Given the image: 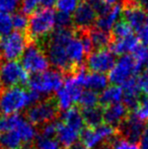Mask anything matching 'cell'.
I'll use <instances>...</instances> for the list:
<instances>
[{
    "label": "cell",
    "mask_w": 148,
    "mask_h": 149,
    "mask_svg": "<svg viewBox=\"0 0 148 149\" xmlns=\"http://www.w3.org/2000/svg\"><path fill=\"white\" fill-rule=\"evenodd\" d=\"M74 31L69 30H56L49 36L46 47V55L50 64L53 65L57 70L64 72H74L67 55L66 46L74 35Z\"/></svg>",
    "instance_id": "cell-1"
},
{
    "label": "cell",
    "mask_w": 148,
    "mask_h": 149,
    "mask_svg": "<svg viewBox=\"0 0 148 149\" xmlns=\"http://www.w3.org/2000/svg\"><path fill=\"white\" fill-rule=\"evenodd\" d=\"M42 96L37 91L26 90L20 86L3 89L0 94V115L17 114V112L42 100Z\"/></svg>",
    "instance_id": "cell-2"
},
{
    "label": "cell",
    "mask_w": 148,
    "mask_h": 149,
    "mask_svg": "<svg viewBox=\"0 0 148 149\" xmlns=\"http://www.w3.org/2000/svg\"><path fill=\"white\" fill-rule=\"evenodd\" d=\"M55 17L56 12L53 9L42 8L36 10L28 20V37L34 41L49 37L56 28Z\"/></svg>",
    "instance_id": "cell-3"
},
{
    "label": "cell",
    "mask_w": 148,
    "mask_h": 149,
    "mask_svg": "<svg viewBox=\"0 0 148 149\" xmlns=\"http://www.w3.org/2000/svg\"><path fill=\"white\" fill-rule=\"evenodd\" d=\"M64 84L63 73L57 69L46 70L42 73L33 74L28 81V86L31 90L37 91L41 95L49 96L53 92H57Z\"/></svg>",
    "instance_id": "cell-4"
},
{
    "label": "cell",
    "mask_w": 148,
    "mask_h": 149,
    "mask_svg": "<svg viewBox=\"0 0 148 149\" xmlns=\"http://www.w3.org/2000/svg\"><path fill=\"white\" fill-rule=\"evenodd\" d=\"M60 115L55 97L47 96L45 100L33 104L26 113V117L32 125L43 126L50 122H54Z\"/></svg>",
    "instance_id": "cell-5"
},
{
    "label": "cell",
    "mask_w": 148,
    "mask_h": 149,
    "mask_svg": "<svg viewBox=\"0 0 148 149\" xmlns=\"http://www.w3.org/2000/svg\"><path fill=\"white\" fill-rule=\"evenodd\" d=\"M26 47V36L20 31H12L0 39V59L4 61H16L18 58H22Z\"/></svg>",
    "instance_id": "cell-6"
},
{
    "label": "cell",
    "mask_w": 148,
    "mask_h": 149,
    "mask_svg": "<svg viewBox=\"0 0 148 149\" xmlns=\"http://www.w3.org/2000/svg\"><path fill=\"white\" fill-rule=\"evenodd\" d=\"M20 64L26 72L33 75L48 70L50 62L46 52L39 45L30 44L20 58Z\"/></svg>",
    "instance_id": "cell-7"
},
{
    "label": "cell",
    "mask_w": 148,
    "mask_h": 149,
    "mask_svg": "<svg viewBox=\"0 0 148 149\" xmlns=\"http://www.w3.org/2000/svg\"><path fill=\"white\" fill-rule=\"evenodd\" d=\"M0 77L3 88L28 84L30 75L18 61H3L0 64Z\"/></svg>",
    "instance_id": "cell-8"
},
{
    "label": "cell",
    "mask_w": 148,
    "mask_h": 149,
    "mask_svg": "<svg viewBox=\"0 0 148 149\" xmlns=\"http://www.w3.org/2000/svg\"><path fill=\"white\" fill-rule=\"evenodd\" d=\"M138 74L136 61L132 55L121 56L109 72V81L113 85H123L131 77Z\"/></svg>",
    "instance_id": "cell-9"
},
{
    "label": "cell",
    "mask_w": 148,
    "mask_h": 149,
    "mask_svg": "<svg viewBox=\"0 0 148 149\" xmlns=\"http://www.w3.org/2000/svg\"><path fill=\"white\" fill-rule=\"evenodd\" d=\"M146 128L145 122L134 114L130 113L117 128V136L133 144H138Z\"/></svg>",
    "instance_id": "cell-10"
},
{
    "label": "cell",
    "mask_w": 148,
    "mask_h": 149,
    "mask_svg": "<svg viewBox=\"0 0 148 149\" xmlns=\"http://www.w3.org/2000/svg\"><path fill=\"white\" fill-rule=\"evenodd\" d=\"M116 61V56L110 49H99L89 54L86 65L91 72L105 74L112 70Z\"/></svg>",
    "instance_id": "cell-11"
},
{
    "label": "cell",
    "mask_w": 148,
    "mask_h": 149,
    "mask_svg": "<svg viewBox=\"0 0 148 149\" xmlns=\"http://www.w3.org/2000/svg\"><path fill=\"white\" fill-rule=\"evenodd\" d=\"M97 19V13L86 1L81 2L72 15L73 24L81 30L92 26Z\"/></svg>",
    "instance_id": "cell-12"
},
{
    "label": "cell",
    "mask_w": 148,
    "mask_h": 149,
    "mask_svg": "<svg viewBox=\"0 0 148 149\" xmlns=\"http://www.w3.org/2000/svg\"><path fill=\"white\" fill-rule=\"evenodd\" d=\"M66 50H67L68 58H69L71 65L73 66L74 71L82 67L81 65H82L83 61L85 60L86 52H85L84 47L82 45L81 38L77 33H74L73 37L68 41Z\"/></svg>",
    "instance_id": "cell-13"
},
{
    "label": "cell",
    "mask_w": 148,
    "mask_h": 149,
    "mask_svg": "<svg viewBox=\"0 0 148 149\" xmlns=\"http://www.w3.org/2000/svg\"><path fill=\"white\" fill-rule=\"evenodd\" d=\"M104 123L110 125L114 128H118L119 125L129 116L130 112L128 109L124 106V104H110V106L104 107Z\"/></svg>",
    "instance_id": "cell-14"
},
{
    "label": "cell",
    "mask_w": 148,
    "mask_h": 149,
    "mask_svg": "<svg viewBox=\"0 0 148 149\" xmlns=\"http://www.w3.org/2000/svg\"><path fill=\"white\" fill-rule=\"evenodd\" d=\"M123 17L124 20L132 28L133 31H138L141 26L145 24L146 20V11L143 8L137 5H129L123 9Z\"/></svg>",
    "instance_id": "cell-15"
},
{
    "label": "cell",
    "mask_w": 148,
    "mask_h": 149,
    "mask_svg": "<svg viewBox=\"0 0 148 149\" xmlns=\"http://www.w3.org/2000/svg\"><path fill=\"white\" fill-rule=\"evenodd\" d=\"M122 14H123L122 5L112 6L106 13L101 14V15H99L97 17V22H95L97 29L109 33L110 31L113 30L115 24L119 22Z\"/></svg>",
    "instance_id": "cell-16"
},
{
    "label": "cell",
    "mask_w": 148,
    "mask_h": 149,
    "mask_svg": "<svg viewBox=\"0 0 148 149\" xmlns=\"http://www.w3.org/2000/svg\"><path fill=\"white\" fill-rule=\"evenodd\" d=\"M139 45L140 44H139L137 37L132 35L130 37L124 38V39L115 40V42L111 45L110 50L115 54V56L119 55L121 57V56L132 54L138 48Z\"/></svg>",
    "instance_id": "cell-17"
},
{
    "label": "cell",
    "mask_w": 148,
    "mask_h": 149,
    "mask_svg": "<svg viewBox=\"0 0 148 149\" xmlns=\"http://www.w3.org/2000/svg\"><path fill=\"white\" fill-rule=\"evenodd\" d=\"M57 124V136L58 142L61 143V146L63 149H68L76 142L77 138L79 137V133L75 131L69 126L64 124L62 121L56 122Z\"/></svg>",
    "instance_id": "cell-18"
},
{
    "label": "cell",
    "mask_w": 148,
    "mask_h": 149,
    "mask_svg": "<svg viewBox=\"0 0 148 149\" xmlns=\"http://www.w3.org/2000/svg\"><path fill=\"white\" fill-rule=\"evenodd\" d=\"M81 115L85 127L95 129L104 124V109L99 104L93 108L81 109Z\"/></svg>",
    "instance_id": "cell-19"
},
{
    "label": "cell",
    "mask_w": 148,
    "mask_h": 149,
    "mask_svg": "<svg viewBox=\"0 0 148 149\" xmlns=\"http://www.w3.org/2000/svg\"><path fill=\"white\" fill-rule=\"evenodd\" d=\"M108 83H109V78L105 74L90 72L86 73V75H85L83 86L86 89L99 93L101 91L103 92L104 90L107 88Z\"/></svg>",
    "instance_id": "cell-20"
},
{
    "label": "cell",
    "mask_w": 148,
    "mask_h": 149,
    "mask_svg": "<svg viewBox=\"0 0 148 149\" xmlns=\"http://www.w3.org/2000/svg\"><path fill=\"white\" fill-rule=\"evenodd\" d=\"M61 121L78 133H80L81 130L84 128V122H83L82 115H81V110L76 106H73L69 110L64 112Z\"/></svg>",
    "instance_id": "cell-21"
},
{
    "label": "cell",
    "mask_w": 148,
    "mask_h": 149,
    "mask_svg": "<svg viewBox=\"0 0 148 149\" xmlns=\"http://www.w3.org/2000/svg\"><path fill=\"white\" fill-rule=\"evenodd\" d=\"M123 95H124V92H123L122 86L111 85L107 87L99 95V106L104 108L110 104H119L121 102V100H123Z\"/></svg>",
    "instance_id": "cell-22"
},
{
    "label": "cell",
    "mask_w": 148,
    "mask_h": 149,
    "mask_svg": "<svg viewBox=\"0 0 148 149\" xmlns=\"http://www.w3.org/2000/svg\"><path fill=\"white\" fill-rule=\"evenodd\" d=\"M79 137H80V142H82L87 149L95 148L97 146H99L101 142V143L105 142L97 128L92 129V128L84 127L81 130Z\"/></svg>",
    "instance_id": "cell-23"
},
{
    "label": "cell",
    "mask_w": 148,
    "mask_h": 149,
    "mask_svg": "<svg viewBox=\"0 0 148 149\" xmlns=\"http://www.w3.org/2000/svg\"><path fill=\"white\" fill-rule=\"evenodd\" d=\"M91 43H92L93 48L97 50L99 49H107L108 46L111 44V35L110 33L105 31L94 29L89 31L88 35Z\"/></svg>",
    "instance_id": "cell-24"
},
{
    "label": "cell",
    "mask_w": 148,
    "mask_h": 149,
    "mask_svg": "<svg viewBox=\"0 0 148 149\" xmlns=\"http://www.w3.org/2000/svg\"><path fill=\"white\" fill-rule=\"evenodd\" d=\"M22 140L14 130L0 134V147L5 149H20Z\"/></svg>",
    "instance_id": "cell-25"
},
{
    "label": "cell",
    "mask_w": 148,
    "mask_h": 149,
    "mask_svg": "<svg viewBox=\"0 0 148 149\" xmlns=\"http://www.w3.org/2000/svg\"><path fill=\"white\" fill-rule=\"evenodd\" d=\"M14 131L17 132L18 135L22 138V142H24V143H31V142H33V140L37 136V131L35 130L34 126L30 122L26 121L24 119V117L22 118V120L19 121L18 125L16 126Z\"/></svg>",
    "instance_id": "cell-26"
},
{
    "label": "cell",
    "mask_w": 148,
    "mask_h": 149,
    "mask_svg": "<svg viewBox=\"0 0 148 149\" xmlns=\"http://www.w3.org/2000/svg\"><path fill=\"white\" fill-rule=\"evenodd\" d=\"M99 93L88 89L83 90L80 97L78 100V104L81 109L93 108V107L99 106Z\"/></svg>",
    "instance_id": "cell-27"
},
{
    "label": "cell",
    "mask_w": 148,
    "mask_h": 149,
    "mask_svg": "<svg viewBox=\"0 0 148 149\" xmlns=\"http://www.w3.org/2000/svg\"><path fill=\"white\" fill-rule=\"evenodd\" d=\"M24 116L19 114H13L9 116H2L0 115V134L8 131L15 130L16 126Z\"/></svg>",
    "instance_id": "cell-28"
},
{
    "label": "cell",
    "mask_w": 148,
    "mask_h": 149,
    "mask_svg": "<svg viewBox=\"0 0 148 149\" xmlns=\"http://www.w3.org/2000/svg\"><path fill=\"white\" fill-rule=\"evenodd\" d=\"M56 102L60 111H67L73 107L74 100L70 93L63 86L56 92Z\"/></svg>",
    "instance_id": "cell-29"
},
{
    "label": "cell",
    "mask_w": 148,
    "mask_h": 149,
    "mask_svg": "<svg viewBox=\"0 0 148 149\" xmlns=\"http://www.w3.org/2000/svg\"><path fill=\"white\" fill-rule=\"evenodd\" d=\"M113 36H114L115 40H121L124 39V38L130 37V36L134 35L133 33V30L124 19L123 20H119L115 26L112 30Z\"/></svg>",
    "instance_id": "cell-30"
},
{
    "label": "cell",
    "mask_w": 148,
    "mask_h": 149,
    "mask_svg": "<svg viewBox=\"0 0 148 149\" xmlns=\"http://www.w3.org/2000/svg\"><path fill=\"white\" fill-rule=\"evenodd\" d=\"M28 20L30 18L28 17L26 14H24V12H15L12 15V24H13V29L16 31H28Z\"/></svg>",
    "instance_id": "cell-31"
},
{
    "label": "cell",
    "mask_w": 148,
    "mask_h": 149,
    "mask_svg": "<svg viewBox=\"0 0 148 149\" xmlns=\"http://www.w3.org/2000/svg\"><path fill=\"white\" fill-rule=\"evenodd\" d=\"M132 56L135 59V61H136L138 73L142 72L144 63L146 62V60L148 59V47L139 45L138 48L132 53Z\"/></svg>",
    "instance_id": "cell-32"
},
{
    "label": "cell",
    "mask_w": 148,
    "mask_h": 149,
    "mask_svg": "<svg viewBox=\"0 0 148 149\" xmlns=\"http://www.w3.org/2000/svg\"><path fill=\"white\" fill-rule=\"evenodd\" d=\"M80 0H57L56 7L58 12H63L71 15L80 4Z\"/></svg>",
    "instance_id": "cell-33"
},
{
    "label": "cell",
    "mask_w": 148,
    "mask_h": 149,
    "mask_svg": "<svg viewBox=\"0 0 148 149\" xmlns=\"http://www.w3.org/2000/svg\"><path fill=\"white\" fill-rule=\"evenodd\" d=\"M12 16L8 13L0 11V36H7L12 33Z\"/></svg>",
    "instance_id": "cell-34"
},
{
    "label": "cell",
    "mask_w": 148,
    "mask_h": 149,
    "mask_svg": "<svg viewBox=\"0 0 148 149\" xmlns=\"http://www.w3.org/2000/svg\"><path fill=\"white\" fill-rule=\"evenodd\" d=\"M73 24L72 15L63 12H57L55 17V26L57 30H69Z\"/></svg>",
    "instance_id": "cell-35"
},
{
    "label": "cell",
    "mask_w": 148,
    "mask_h": 149,
    "mask_svg": "<svg viewBox=\"0 0 148 149\" xmlns=\"http://www.w3.org/2000/svg\"><path fill=\"white\" fill-rule=\"evenodd\" d=\"M35 149H63L61 144H59L58 140L43 138L41 136H37V141L35 144Z\"/></svg>",
    "instance_id": "cell-36"
},
{
    "label": "cell",
    "mask_w": 148,
    "mask_h": 149,
    "mask_svg": "<svg viewBox=\"0 0 148 149\" xmlns=\"http://www.w3.org/2000/svg\"><path fill=\"white\" fill-rule=\"evenodd\" d=\"M134 114L136 115L140 120L142 121H147L148 120V95H143L140 96L139 100L138 106H137L136 111L134 112Z\"/></svg>",
    "instance_id": "cell-37"
},
{
    "label": "cell",
    "mask_w": 148,
    "mask_h": 149,
    "mask_svg": "<svg viewBox=\"0 0 148 149\" xmlns=\"http://www.w3.org/2000/svg\"><path fill=\"white\" fill-rule=\"evenodd\" d=\"M22 5V0H0V11L5 13H15Z\"/></svg>",
    "instance_id": "cell-38"
},
{
    "label": "cell",
    "mask_w": 148,
    "mask_h": 149,
    "mask_svg": "<svg viewBox=\"0 0 148 149\" xmlns=\"http://www.w3.org/2000/svg\"><path fill=\"white\" fill-rule=\"evenodd\" d=\"M57 134V124L56 122H50L48 124L41 126L39 136L48 139H54V137Z\"/></svg>",
    "instance_id": "cell-39"
},
{
    "label": "cell",
    "mask_w": 148,
    "mask_h": 149,
    "mask_svg": "<svg viewBox=\"0 0 148 149\" xmlns=\"http://www.w3.org/2000/svg\"><path fill=\"white\" fill-rule=\"evenodd\" d=\"M111 144L112 149H141L140 146H138L137 144H133L130 142L126 141V140L122 139V138H115L112 139L111 141H109Z\"/></svg>",
    "instance_id": "cell-40"
},
{
    "label": "cell",
    "mask_w": 148,
    "mask_h": 149,
    "mask_svg": "<svg viewBox=\"0 0 148 149\" xmlns=\"http://www.w3.org/2000/svg\"><path fill=\"white\" fill-rule=\"evenodd\" d=\"M40 5V0H22V10L24 14H33Z\"/></svg>",
    "instance_id": "cell-41"
},
{
    "label": "cell",
    "mask_w": 148,
    "mask_h": 149,
    "mask_svg": "<svg viewBox=\"0 0 148 149\" xmlns=\"http://www.w3.org/2000/svg\"><path fill=\"white\" fill-rule=\"evenodd\" d=\"M93 9L95 10L99 15H101V14L106 13L108 10L110 9V6H108L107 4L105 3L104 0H85Z\"/></svg>",
    "instance_id": "cell-42"
},
{
    "label": "cell",
    "mask_w": 148,
    "mask_h": 149,
    "mask_svg": "<svg viewBox=\"0 0 148 149\" xmlns=\"http://www.w3.org/2000/svg\"><path fill=\"white\" fill-rule=\"evenodd\" d=\"M137 39L140 45L148 47V24H145L137 31Z\"/></svg>",
    "instance_id": "cell-43"
},
{
    "label": "cell",
    "mask_w": 148,
    "mask_h": 149,
    "mask_svg": "<svg viewBox=\"0 0 148 149\" xmlns=\"http://www.w3.org/2000/svg\"><path fill=\"white\" fill-rule=\"evenodd\" d=\"M138 84L140 91H142L145 95H148V72H143L138 77Z\"/></svg>",
    "instance_id": "cell-44"
},
{
    "label": "cell",
    "mask_w": 148,
    "mask_h": 149,
    "mask_svg": "<svg viewBox=\"0 0 148 149\" xmlns=\"http://www.w3.org/2000/svg\"><path fill=\"white\" fill-rule=\"evenodd\" d=\"M80 38H81V42H82V45H83V47H84V50H85V52H86V54L87 53L90 54L93 50V46H92V43H91L90 39H89L88 35H82Z\"/></svg>",
    "instance_id": "cell-45"
},
{
    "label": "cell",
    "mask_w": 148,
    "mask_h": 149,
    "mask_svg": "<svg viewBox=\"0 0 148 149\" xmlns=\"http://www.w3.org/2000/svg\"><path fill=\"white\" fill-rule=\"evenodd\" d=\"M139 144H140L141 149H148V125L145 128L144 133H143L142 137H141Z\"/></svg>",
    "instance_id": "cell-46"
},
{
    "label": "cell",
    "mask_w": 148,
    "mask_h": 149,
    "mask_svg": "<svg viewBox=\"0 0 148 149\" xmlns=\"http://www.w3.org/2000/svg\"><path fill=\"white\" fill-rule=\"evenodd\" d=\"M56 3L57 0H40V5L47 9H52L54 6H56Z\"/></svg>",
    "instance_id": "cell-47"
},
{
    "label": "cell",
    "mask_w": 148,
    "mask_h": 149,
    "mask_svg": "<svg viewBox=\"0 0 148 149\" xmlns=\"http://www.w3.org/2000/svg\"><path fill=\"white\" fill-rule=\"evenodd\" d=\"M135 2V5L143 8V9L148 10V0H133Z\"/></svg>",
    "instance_id": "cell-48"
},
{
    "label": "cell",
    "mask_w": 148,
    "mask_h": 149,
    "mask_svg": "<svg viewBox=\"0 0 148 149\" xmlns=\"http://www.w3.org/2000/svg\"><path fill=\"white\" fill-rule=\"evenodd\" d=\"M104 1H105V3L107 4L108 6L112 7V6L121 5V3H122L124 0H104Z\"/></svg>",
    "instance_id": "cell-49"
},
{
    "label": "cell",
    "mask_w": 148,
    "mask_h": 149,
    "mask_svg": "<svg viewBox=\"0 0 148 149\" xmlns=\"http://www.w3.org/2000/svg\"><path fill=\"white\" fill-rule=\"evenodd\" d=\"M68 149H87L86 147L84 146V144L82 143V142H75L73 145L71 146V147H69Z\"/></svg>",
    "instance_id": "cell-50"
},
{
    "label": "cell",
    "mask_w": 148,
    "mask_h": 149,
    "mask_svg": "<svg viewBox=\"0 0 148 149\" xmlns=\"http://www.w3.org/2000/svg\"><path fill=\"white\" fill-rule=\"evenodd\" d=\"M93 149H112V148H111V144H110V142L107 141V142L101 143V145L97 146V147L93 148Z\"/></svg>",
    "instance_id": "cell-51"
},
{
    "label": "cell",
    "mask_w": 148,
    "mask_h": 149,
    "mask_svg": "<svg viewBox=\"0 0 148 149\" xmlns=\"http://www.w3.org/2000/svg\"><path fill=\"white\" fill-rule=\"evenodd\" d=\"M3 85H2V82H1V77H0V94H1V92L3 91Z\"/></svg>",
    "instance_id": "cell-52"
},
{
    "label": "cell",
    "mask_w": 148,
    "mask_h": 149,
    "mask_svg": "<svg viewBox=\"0 0 148 149\" xmlns=\"http://www.w3.org/2000/svg\"><path fill=\"white\" fill-rule=\"evenodd\" d=\"M145 24H148V10L146 11V20H145Z\"/></svg>",
    "instance_id": "cell-53"
},
{
    "label": "cell",
    "mask_w": 148,
    "mask_h": 149,
    "mask_svg": "<svg viewBox=\"0 0 148 149\" xmlns=\"http://www.w3.org/2000/svg\"><path fill=\"white\" fill-rule=\"evenodd\" d=\"M0 149H5V148H2V147H0Z\"/></svg>",
    "instance_id": "cell-54"
}]
</instances>
